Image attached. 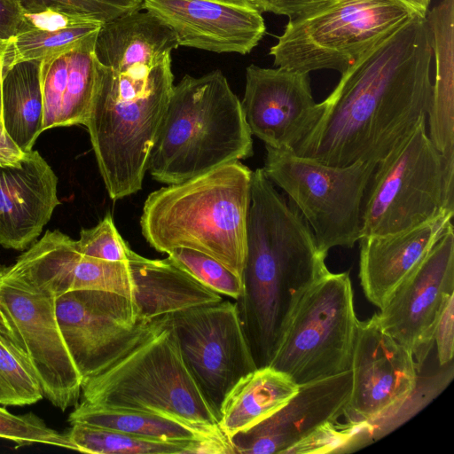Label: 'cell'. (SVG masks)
Segmentation results:
<instances>
[{
  "mask_svg": "<svg viewBox=\"0 0 454 454\" xmlns=\"http://www.w3.org/2000/svg\"><path fill=\"white\" fill-rule=\"evenodd\" d=\"M432 60L425 17L415 13L341 74L293 152L333 167L379 162L427 118Z\"/></svg>",
  "mask_w": 454,
  "mask_h": 454,
  "instance_id": "obj_1",
  "label": "cell"
},
{
  "mask_svg": "<svg viewBox=\"0 0 454 454\" xmlns=\"http://www.w3.org/2000/svg\"><path fill=\"white\" fill-rule=\"evenodd\" d=\"M326 256L262 168L252 171L242 291L234 303L257 368L270 366L301 300L330 272Z\"/></svg>",
  "mask_w": 454,
  "mask_h": 454,
  "instance_id": "obj_2",
  "label": "cell"
},
{
  "mask_svg": "<svg viewBox=\"0 0 454 454\" xmlns=\"http://www.w3.org/2000/svg\"><path fill=\"white\" fill-rule=\"evenodd\" d=\"M252 171L239 160L151 192L140 218L160 253L184 247L206 254L241 278Z\"/></svg>",
  "mask_w": 454,
  "mask_h": 454,
  "instance_id": "obj_3",
  "label": "cell"
},
{
  "mask_svg": "<svg viewBox=\"0 0 454 454\" xmlns=\"http://www.w3.org/2000/svg\"><path fill=\"white\" fill-rule=\"evenodd\" d=\"M253 153L241 102L222 71L185 74L173 86L147 170L157 182L179 184Z\"/></svg>",
  "mask_w": 454,
  "mask_h": 454,
  "instance_id": "obj_4",
  "label": "cell"
},
{
  "mask_svg": "<svg viewBox=\"0 0 454 454\" xmlns=\"http://www.w3.org/2000/svg\"><path fill=\"white\" fill-rule=\"evenodd\" d=\"M173 86L170 57L152 68L126 73L107 67L83 125L113 200L142 188Z\"/></svg>",
  "mask_w": 454,
  "mask_h": 454,
  "instance_id": "obj_5",
  "label": "cell"
},
{
  "mask_svg": "<svg viewBox=\"0 0 454 454\" xmlns=\"http://www.w3.org/2000/svg\"><path fill=\"white\" fill-rule=\"evenodd\" d=\"M82 393L90 404L157 414L209 435L224 434L184 361L171 315L153 320L133 347L82 380Z\"/></svg>",
  "mask_w": 454,
  "mask_h": 454,
  "instance_id": "obj_6",
  "label": "cell"
},
{
  "mask_svg": "<svg viewBox=\"0 0 454 454\" xmlns=\"http://www.w3.org/2000/svg\"><path fill=\"white\" fill-rule=\"evenodd\" d=\"M427 118L382 160L367 185L361 237L404 231L454 213V165L427 132Z\"/></svg>",
  "mask_w": 454,
  "mask_h": 454,
  "instance_id": "obj_7",
  "label": "cell"
},
{
  "mask_svg": "<svg viewBox=\"0 0 454 454\" xmlns=\"http://www.w3.org/2000/svg\"><path fill=\"white\" fill-rule=\"evenodd\" d=\"M413 14L398 0H335L289 20L269 53L275 67L342 74Z\"/></svg>",
  "mask_w": 454,
  "mask_h": 454,
  "instance_id": "obj_8",
  "label": "cell"
},
{
  "mask_svg": "<svg viewBox=\"0 0 454 454\" xmlns=\"http://www.w3.org/2000/svg\"><path fill=\"white\" fill-rule=\"evenodd\" d=\"M265 176L311 228L319 248L352 247L361 238L362 206L375 161L333 167L265 145Z\"/></svg>",
  "mask_w": 454,
  "mask_h": 454,
  "instance_id": "obj_9",
  "label": "cell"
},
{
  "mask_svg": "<svg viewBox=\"0 0 454 454\" xmlns=\"http://www.w3.org/2000/svg\"><path fill=\"white\" fill-rule=\"evenodd\" d=\"M358 322L348 273L329 272L301 300L270 366L298 386L349 371Z\"/></svg>",
  "mask_w": 454,
  "mask_h": 454,
  "instance_id": "obj_10",
  "label": "cell"
},
{
  "mask_svg": "<svg viewBox=\"0 0 454 454\" xmlns=\"http://www.w3.org/2000/svg\"><path fill=\"white\" fill-rule=\"evenodd\" d=\"M56 296L0 264V325L25 354L44 396L62 411L77 404L82 378L56 316Z\"/></svg>",
  "mask_w": 454,
  "mask_h": 454,
  "instance_id": "obj_11",
  "label": "cell"
},
{
  "mask_svg": "<svg viewBox=\"0 0 454 454\" xmlns=\"http://www.w3.org/2000/svg\"><path fill=\"white\" fill-rule=\"evenodd\" d=\"M171 318L184 361L219 419L231 388L257 369L235 303L223 300Z\"/></svg>",
  "mask_w": 454,
  "mask_h": 454,
  "instance_id": "obj_12",
  "label": "cell"
},
{
  "mask_svg": "<svg viewBox=\"0 0 454 454\" xmlns=\"http://www.w3.org/2000/svg\"><path fill=\"white\" fill-rule=\"evenodd\" d=\"M55 303L61 333L82 380L133 347L153 321L139 317L130 297L110 291H71L56 297Z\"/></svg>",
  "mask_w": 454,
  "mask_h": 454,
  "instance_id": "obj_13",
  "label": "cell"
},
{
  "mask_svg": "<svg viewBox=\"0 0 454 454\" xmlns=\"http://www.w3.org/2000/svg\"><path fill=\"white\" fill-rule=\"evenodd\" d=\"M454 297V232L451 226L377 313L382 329L424 363L434 331Z\"/></svg>",
  "mask_w": 454,
  "mask_h": 454,
  "instance_id": "obj_14",
  "label": "cell"
},
{
  "mask_svg": "<svg viewBox=\"0 0 454 454\" xmlns=\"http://www.w3.org/2000/svg\"><path fill=\"white\" fill-rule=\"evenodd\" d=\"M419 368L411 352L382 329L377 313L359 321L347 421L371 422L395 410L415 388Z\"/></svg>",
  "mask_w": 454,
  "mask_h": 454,
  "instance_id": "obj_15",
  "label": "cell"
},
{
  "mask_svg": "<svg viewBox=\"0 0 454 454\" xmlns=\"http://www.w3.org/2000/svg\"><path fill=\"white\" fill-rule=\"evenodd\" d=\"M240 102L252 135L278 150L294 151L323 112L313 98L309 73L278 67L248 66Z\"/></svg>",
  "mask_w": 454,
  "mask_h": 454,
  "instance_id": "obj_16",
  "label": "cell"
},
{
  "mask_svg": "<svg viewBox=\"0 0 454 454\" xmlns=\"http://www.w3.org/2000/svg\"><path fill=\"white\" fill-rule=\"evenodd\" d=\"M143 8L173 30L179 46L246 55L266 33L253 0H143Z\"/></svg>",
  "mask_w": 454,
  "mask_h": 454,
  "instance_id": "obj_17",
  "label": "cell"
},
{
  "mask_svg": "<svg viewBox=\"0 0 454 454\" xmlns=\"http://www.w3.org/2000/svg\"><path fill=\"white\" fill-rule=\"evenodd\" d=\"M13 274L58 297L75 290H104L132 299L128 262H110L82 254L77 240L59 230L47 231L11 265Z\"/></svg>",
  "mask_w": 454,
  "mask_h": 454,
  "instance_id": "obj_18",
  "label": "cell"
},
{
  "mask_svg": "<svg viewBox=\"0 0 454 454\" xmlns=\"http://www.w3.org/2000/svg\"><path fill=\"white\" fill-rule=\"evenodd\" d=\"M351 385V370L300 385L275 412L229 437L233 454H286L321 425L343 415Z\"/></svg>",
  "mask_w": 454,
  "mask_h": 454,
  "instance_id": "obj_19",
  "label": "cell"
},
{
  "mask_svg": "<svg viewBox=\"0 0 454 454\" xmlns=\"http://www.w3.org/2000/svg\"><path fill=\"white\" fill-rule=\"evenodd\" d=\"M58 177L31 150L19 166L0 167V245L23 251L41 235L59 205Z\"/></svg>",
  "mask_w": 454,
  "mask_h": 454,
  "instance_id": "obj_20",
  "label": "cell"
},
{
  "mask_svg": "<svg viewBox=\"0 0 454 454\" xmlns=\"http://www.w3.org/2000/svg\"><path fill=\"white\" fill-rule=\"evenodd\" d=\"M453 212L415 227L360 238L359 279L366 299L380 309L452 226Z\"/></svg>",
  "mask_w": 454,
  "mask_h": 454,
  "instance_id": "obj_21",
  "label": "cell"
},
{
  "mask_svg": "<svg viewBox=\"0 0 454 454\" xmlns=\"http://www.w3.org/2000/svg\"><path fill=\"white\" fill-rule=\"evenodd\" d=\"M98 30L69 51L41 60L43 131L84 124L107 71L94 52Z\"/></svg>",
  "mask_w": 454,
  "mask_h": 454,
  "instance_id": "obj_22",
  "label": "cell"
},
{
  "mask_svg": "<svg viewBox=\"0 0 454 454\" xmlns=\"http://www.w3.org/2000/svg\"><path fill=\"white\" fill-rule=\"evenodd\" d=\"M132 300L138 316L153 321L192 308L217 303L222 294L207 287L169 257L149 259L128 251Z\"/></svg>",
  "mask_w": 454,
  "mask_h": 454,
  "instance_id": "obj_23",
  "label": "cell"
},
{
  "mask_svg": "<svg viewBox=\"0 0 454 454\" xmlns=\"http://www.w3.org/2000/svg\"><path fill=\"white\" fill-rule=\"evenodd\" d=\"M178 47L172 29L151 12L137 11L103 24L94 52L103 66L120 74L152 68Z\"/></svg>",
  "mask_w": 454,
  "mask_h": 454,
  "instance_id": "obj_24",
  "label": "cell"
},
{
  "mask_svg": "<svg viewBox=\"0 0 454 454\" xmlns=\"http://www.w3.org/2000/svg\"><path fill=\"white\" fill-rule=\"evenodd\" d=\"M435 73L427 116L428 137L454 165V0H442L425 15Z\"/></svg>",
  "mask_w": 454,
  "mask_h": 454,
  "instance_id": "obj_25",
  "label": "cell"
},
{
  "mask_svg": "<svg viewBox=\"0 0 454 454\" xmlns=\"http://www.w3.org/2000/svg\"><path fill=\"white\" fill-rule=\"evenodd\" d=\"M299 386L271 366L255 369L229 392L219 411V427L229 438L270 416L296 394Z\"/></svg>",
  "mask_w": 454,
  "mask_h": 454,
  "instance_id": "obj_26",
  "label": "cell"
},
{
  "mask_svg": "<svg viewBox=\"0 0 454 454\" xmlns=\"http://www.w3.org/2000/svg\"><path fill=\"white\" fill-rule=\"evenodd\" d=\"M2 106L5 133L24 153L30 152L43 132L41 60L3 69Z\"/></svg>",
  "mask_w": 454,
  "mask_h": 454,
  "instance_id": "obj_27",
  "label": "cell"
},
{
  "mask_svg": "<svg viewBox=\"0 0 454 454\" xmlns=\"http://www.w3.org/2000/svg\"><path fill=\"white\" fill-rule=\"evenodd\" d=\"M68 421L71 425L84 424L160 442H185L220 436L207 434L190 425L168 417L105 408L83 401L70 413Z\"/></svg>",
  "mask_w": 454,
  "mask_h": 454,
  "instance_id": "obj_28",
  "label": "cell"
},
{
  "mask_svg": "<svg viewBox=\"0 0 454 454\" xmlns=\"http://www.w3.org/2000/svg\"><path fill=\"white\" fill-rule=\"evenodd\" d=\"M71 426L67 434L74 450L85 453L192 454L193 446L199 440L160 442L84 424Z\"/></svg>",
  "mask_w": 454,
  "mask_h": 454,
  "instance_id": "obj_29",
  "label": "cell"
},
{
  "mask_svg": "<svg viewBox=\"0 0 454 454\" xmlns=\"http://www.w3.org/2000/svg\"><path fill=\"white\" fill-rule=\"evenodd\" d=\"M43 396L33 365L0 325V404L29 405Z\"/></svg>",
  "mask_w": 454,
  "mask_h": 454,
  "instance_id": "obj_30",
  "label": "cell"
},
{
  "mask_svg": "<svg viewBox=\"0 0 454 454\" xmlns=\"http://www.w3.org/2000/svg\"><path fill=\"white\" fill-rule=\"evenodd\" d=\"M101 27L83 26L57 31L20 32L5 41L4 68L22 61L43 60L67 51Z\"/></svg>",
  "mask_w": 454,
  "mask_h": 454,
  "instance_id": "obj_31",
  "label": "cell"
},
{
  "mask_svg": "<svg viewBox=\"0 0 454 454\" xmlns=\"http://www.w3.org/2000/svg\"><path fill=\"white\" fill-rule=\"evenodd\" d=\"M372 427L369 422L340 423L327 421L308 437L290 448L286 454L342 453L353 451L369 444L372 439Z\"/></svg>",
  "mask_w": 454,
  "mask_h": 454,
  "instance_id": "obj_32",
  "label": "cell"
},
{
  "mask_svg": "<svg viewBox=\"0 0 454 454\" xmlns=\"http://www.w3.org/2000/svg\"><path fill=\"white\" fill-rule=\"evenodd\" d=\"M168 256L201 284L236 300L242 291V279L215 258L189 248H175Z\"/></svg>",
  "mask_w": 454,
  "mask_h": 454,
  "instance_id": "obj_33",
  "label": "cell"
},
{
  "mask_svg": "<svg viewBox=\"0 0 454 454\" xmlns=\"http://www.w3.org/2000/svg\"><path fill=\"white\" fill-rule=\"evenodd\" d=\"M0 438L17 446L42 443L74 450L67 434L50 427L33 412L14 415L4 407H0Z\"/></svg>",
  "mask_w": 454,
  "mask_h": 454,
  "instance_id": "obj_34",
  "label": "cell"
},
{
  "mask_svg": "<svg viewBox=\"0 0 454 454\" xmlns=\"http://www.w3.org/2000/svg\"><path fill=\"white\" fill-rule=\"evenodd\" d=\"M21 4L27 11L52 7L91 17L103 24L144 9L143 0H21Z\"/></svg>",
  "mask_w": 454,
  "mask_h": 454,
  "instance_id": "obj_35",
  "label": "cell"
},
{
  "mask_svg": "<svg viewBox=\"0 0 454 454\" xmlns=\"http://www.w3.org/2000/svg\"><path fill=\"white\" fill-rule=\"evenodd\" d=\"M77 243L87 256L110 262H128L129 247L120 235L111 214L96 226L82 229Z\"/></svg>",
  "mask_w": 454,
  "mask_h": 454,
  "instance_id": "obj_36",
  "label": "cell"
},
{
  "mask_svg": "<svg viewBox=\"0 0 454 454\" xmlns=\"http://www.w3.org/2000/svg\"><path fill=\"white\" fill-rule=\"evenodd\" d=\"M102 25L103 23L91 17L46 7L31 11L24 10L20 32L28 30L57 31L75 27Z\"/></svg>",
  "mask_w": 454,
  "mask_h": 454,
  "instance_id": "obj_37",
  "label": "cell"
},
{
  "mask_svg": "<svg viewBox=\"0 0 454 454\" xmlns=\"http://www.w3.org/2000/svg\"><path fill=\"white\" fill-rule=\"evenodd\" d=\"M454 297L444 308L434 331L439 364L447 366L452 362L454 350Z\"/></svg>",
  "mask_w": 454,
  "mask_h": 454,
  "instance_id": "obj_38",
  "label": "cell"
},
{
  "mask_svg": "<svg viewBox=\"0 0 454 454\" xmlns=\"http://www.w3.org/2000/svg\"><path fill=\"white\" fill-rule=\"evenodd\" d=\"M262 12L287 16L289 20L314 12L335 0H253Z\"/></svg>",
  "mask_w": 454,
  "mask_h": 454,
  "instance_id": "obj_39",
  "label": "cell"
},
{
  "mask_svg": "<svg viewBox=\"0 0 454 454\" xmlns=\"http://www.w3.org/2000/svg\"><path fill=\"white\" fill-rule=\"evenodd\" d=\"M23 12L21 0H0V39L6 41L20 32Z\"/></svg>",
  "mask_w": 454,
  "mask_h": 454,
  "instance_id": "obj_40",
  "label": "cell"
},
{
  "mask_svg": "<svg viewBox=\"0 0 454 454\" xmlns=\"http://www.w3.org/2000/svg\"><path fill=\"white\" fill-rule=\"evenodd\" d=\"M26 154L0 128V167L19 166Z\"/></svg>",
  "mask_w": 454,
  "mask_h": 454,
  "instance_id": "obj_41",
  "label": "cell"
},
{
  "mask_svg": "<svg viewBox=\"0 0 454 454\" xmlns=\"http://www.w3.org/2000/svg\"><path fill=\"white\" fill-rule=\"evenodd\" d=\"M407 5L415 13L421 17H425L429 10L431 0H398Z\"/></svg>",
  "mask_w": 454,
  "mask_h": 454,
  "instance_id": "obj_42",
  "label": "cell"
},
{
  "mask_svg": "<svg viewBox=\"0 0 454 454\" xmlns=\"http://www.w3.org/2000/svg\"><path fill=\"white\" fill-rule=\"evenodd\" d=\"M5 44H6V42L4 41L0 45V128L1 129H4L3 106H2V86H3V68H4V57Z\"/></svg>",
  "mask_w": 454,
  "mask_h": 454,
  "instance_id": "obj_43",
  "label": "cell"
},
{
  "mask_svg": "<svg viewBox=\"0 0 454 454\" xmlns=\"http://www.w3.org/2000/svg\"><path fill=\"white\" fill-rule=\"evenodd\" d=\"M4 42V40L0 39V45Z\"/></svg>",
  "mask_w": 454,
  "mask_h": 454,
  "instance_id": "obj_44",
  "label": "cell"
}]
</instances>
